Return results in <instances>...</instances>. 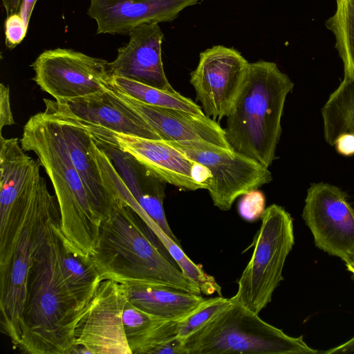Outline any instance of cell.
<instances>
[{"instance_id": "cell-10", "label": "cell", "mask_w": 354, "mask_h": 354, "mask_svg": "<svg viewBox=\"0 0 354 354\" xmlns=\"http://www.w3.org/2000/svg\"><path fill=\"white\" fill-rule=\"evenodd\" d=\"M0 257L10 247L39 183V159L25 153L18 138L0 135Z\"/></svg>"}, {"instance_id": "cell-6", "label": "cell", "mask_w": 354, "mask_h": 354, "mask_svg": "<svg viewBox=\"0 0 354 354\" xmlns=\"http://www.w3.org/2000/svg\"><path fill=\"white\" fill-rule=\"evenodd\" d=\"M232 301V300H231ZM184 354H316L303 337L288 335L233 301L183 340Z\"/></svg>"}, {"instance_id": "cell-31", "label": "cell", "mask_w": 354, "mask_h": 354, "mask_svg": "<svg viewBox=\"0 0 354 354\" xmlns=\"http://www.w3.org/2000/svg\"><path fill=\"white\" fill-rule=\"evenodd\" d=\"M15 124L10 102V89L8 86L3 84L0 85V131L6 126Z\"/></svg>"}, {"instance_id": "cell-18", "label": "cell", "mask_w": 354, "mask_h": 354, "mask_svg": "<svg viewBox=\"0 0 354 354\" xmlns=\"http://www.w3.org/2000/svg\"><path fill=\"white\" fill-rule=\"evenodd\" d=\"M129 35V42L118 48L116 58L109 62L110 74L157 88L175 91L163 68L161 45L164 34L158 24L140 26Z\"/></svg>"}, {"instance_id": "cell-14", "label": "cell", "mask_w": 354, "mask_h": 354, "mask_svg": "<svg viewBox=\"0 0 354 354\" xmlns=\"http://www.w3.org/2000/svg\"><path fill=\"white\" fill-rule=\"evenodd\" d=\"M82 125L91 132L95 144L112 161L131 195L142 209L169 236L180 244L169 227L164 210L163 201L167 183L131 154L122 150L115 139L104 130L95 126Z\"/></svg>"}, {"instance_id": "cell-22", "label": "cell", "mask_w": 354, "mask_h": 354, "mask_svg": "<svg viewBox=\"0 0 354 354\" xmlns=\"http://www.w3.org/2000/svg\"><path fill=\"white\" fill-rule=\"evenodd\" d=\"M178 321L167 320L147 313L127 300L122 313V322L131 354H151L157 346L177 336Z\"/></svg>"}, {"instance_id": "cell-27", "label": "cell", "mask_w": 354, "mask_h": 354, "mask_svg": "<svg viewBox=\"0 0 354 354\" xmlns=\"http://www.w3.org/2000/svg\"><path fill=\"white\" fill-rule=\"evenodd\" d=\"M148 227L163 245L183 274L198 286L202 294L210 295L216 292L222 296L221 287L214 277L207 274L201 266L194 263L185 254L180 244L169 236L154 221H151Z\"/></svg>"}, {"instance_id": "cell-4", "label": "cell", "mask_w": 354, "mask_h": 354, "mask_svg": "<svg viewBox=\"0 0 354 354\" xmlns=\"http://www.w3.org/2000/svg\"><path fill=\"white\" fill-rule=\"evenodd\" d=\"M294 87L272 62L249 63L225 129L232 149L269 167L276 158L285 101Z\"/></svg>"}, {"instance_id": "cell-23", "label": "cell", "mask_w": 354, "mask_h": 354, "mask_svg": "<svg viewBox=\"0 0 354 354\" xmlns=\"http://www.w3.org/2000/svg\"><path fill=\"white\" fill-rule=\"evenodd\" d=\"M59 263L61 272L69 288L84 307L92 299L104 280L90 256L73 252L61 235Z\"/></svg>"}, {"instance_id": "cell-34", "label": "cell", "mask_w": 354, "mask_h": 354, "mask_svg": "<svg viewBox=\"0 0 354 354\" xmlns=\"http://www.w3.org/2000/svg\"><path fill=\"white\" fill-rule=\"evenodd\" d=\"M335 149L337 151L346 156L354 154V135L349 133L341 134L336 140Z\"/></svg>"}, {"instance_id": "cell-32", "label": "cell", "mask_w": 354, "mask_h": 354, "mask_svg": "<svg viewBox=\"0 0 354 354\" xmlns=\"http://www.w3.org/2000/svg\"><path fill=\"white\" fill-rule=\"evenodd\" d=\"M151 354H184L183 339L175 336L154 348Z\"/></svg>"}, {"instance_id": "cell-8", "label": "cell", "mask_w": 354, "mask_h": 354, "mask_svg": "<svg viewBox=\"0 0 354 354\" xmlns=\"http://www.w3.org/2000/svg\"><path fill=\"white\" fill-rule=\"evenodd\" d=\"M166 142L210 170L207 189L214 205L222 211L230 210L238 197L272 180L268 167L233 149L206 142Z\"/></svg>"}, {"instance_id": "cell-2", "label": "cell", "mask_w": 354, "mask_h": 354, "mask_svg": "<svg viewBox=\"0 0 354 354\" xmlns=\"http://www.w3.org/2000/svg\"><path fill=\"white\" fill-rule=\"evenodd\" d=\"M160 241L124 200L115 196L109 217L101 225L90 256L104 280L122 284L151 283L201 295Z\"/></svg>"}, {"instance_id": "cell-12", "label": "cell", "mask_w": 354, "mask_h": 354, "mask_svg": "<svg viewBox=\"0 0 354 354\" xmlns=\"http://www.w3.org/2000/svg\"><path fill=\"white\" fill-rule=\"evenodd\" d=\"M249 62L233 48L214 46L200 53L197 67L190 74L196 100L213 120L226 117L245 80Z\"/></svg>"}, {"instance_id": "cell-5", "label": "cell", "mask_w": 354, "mask_h": 354, "mask_svg": "<svg viewBox=\"0 0 354 354\" xmlns=\"http://www.w3.org/2000/svg\"><path fill=\"white\" fill-rule=\"evenodd\" d=\"M59 218L57 198L50 194L43 178L26 207L10 247L0 257V323L17 348L20 343L29 272L52 224Z\"/></svg>"}, {"instance_id": "cell-1", "label": "cell", "mask_w": 354, "mask_h": 354, "mask_svg": "<svg viewBox=\"0 0 354 354\" xmlns=\"http://www.w3.org/2000/svg\"><path fill=\"white\" fill-rule=\"evenodd\" d=\"M60 218L30 268L18 348L28 354H71L75 326L86 307L76 299L61 272Z\"/></svg>"}, {"instance_id": "cell-20", "label": "cell", "mask_w": 354, "mask_h": 354, "mask_svg": "<svg viewBox=\"0 0 354 354\" xmlns=\"http://www.w3.org/2000/svg\"><path fill=\"white\" fill-rule=\"evenodd\" d=\"M102 129L115 139L122 150L131 154L165 183L183 189H204L193 180L191 175L195 161L165 140L147 139Z\"/></svg>"}, {"instance_id": "cell-28", "label": "cell", "mask_w": 354, "mask_h": 354, "mask_svg": "<svg viewBox=\"0 0 354 354\" xmlns=\"http://www.w3.org/2000/svg\"><path fill=\"white\" fill-rule=\"evenodd\" d=\"M231 302L230 298L219 295L205 299L191 313L178 321V336L184 340L225 310Z\"/></svg>"}, {"instance_id": "cell-36", "label": "cell", "mask_w": 354, "mask_h": 354, "mask_svg": "<svg viewBox=\"0 0 354 354\" xmlns=\"http://www.w3.org/2000/svg\"><path fill=\"white\" fill-rule=\"evenodd\" d=\"M325 354L332 353H354V337L348 341L336 346L330 348L328 351L320 352Z\"/></svg>"}, {"instance_id": "cell-17", "label": "cell", "mask_w": 354, "mask_h": 354, "mask_svg": "<svg viewBox=\"0 0 354 354\" xmlns=\"http://www.w3.org/2000/svg\"><path fill=\"white\" fill-rule=\"evenodd\" d=\"M127 106L142 116L165 141L209 142L232 149L225 131L215 120L203 114L149 105L137 101L109 86Z\"/></svg>"}, {"instance_id": "cell-26", "label": "cell", "mask_w": 354, "mask_h": 354, "mask_svg": "<svg viewBox=\"0 0 354 354\" xmlns=\"http://www.w3.org/2000/svg\"><path fill=\"white\" fill-rule=\"evenodd\" d=\"M326 26L335 35L344 77L354 82V0H336V10Z\"/></svg>"}, {"instance_id": "cell-37", "label": "cell", "mask_w": 354, "mask_h": 354, "mask_svg": "<svg viewBox=\"0 0 354 354\" xmlns=\"http://www.w3.org/2000/svg\"><path fill=\"white\" fill-rule=\"evenodd\" d=\"M6 17L19 11L21 0H1Z\"/></svg>"}, {"instance_id": "cell-7", "label": "cell", "mask_w": 354, "mask_h": 354, "mask_svg": "<svg viewBox=\"0 0 354 354\" xmlns=\"http://www.w3.org/2000/svg\"><path fill=\"white\" fill-rule=\"evenodd\" d=\"M261 219L253 253L237 281L236 293L230 298L258 315L283 281L284 264L295 243L293 221L283 207L270 205Z\"/></svg>"}, {"instance_id": "cell-21", "label": "cell", "mask_w": 354, "mask_h": 354, "mask_svg": "<svg viewBox=\"0 0 354 354\" xmlns=\"http://www.w3.org/2000/svg\"><path fill=\"white\" fill-rule=\"evenodd\" d=\"M123 285L133 305L167 320L183 319L205 299L201 295L162 284L136 282Z\"/></svg>"}, {"instance_id": "cell-29", "label": "cell", "mask_w": 354, "mask_h": 354, "mask_svg": "<svg viewBox=\"0 0 354 354\" xmlns=\"http://www.w3.org/2000/svg\"><path fill=\"white\" fill-rule=\"evenodd\" d=\"M265 205L263 193L255 189L242 196L238 204V212L244 220L253 222L261 218L266 209Z\"/></svg>"}, {"instance_id": "cell-24", "label": "cell", "mask_w": 354, "mask_h": 354, "mask_svg": "<svg viewBox=\"0 0 354 354\" xmlns=\"http://www.w3.org/2000/svg\"><path fill=\"white\" fill-rule=\"evenodd\" d=\"M324 134L327 143L334 146L342 133L354 135V82L344 77L322 109Z\"/></svg>"}, {"instance_id": "cell-13", "label": "cell", "mask_w": 354, "mask_h": 354, "mask_svg": "<svg viewBox=\"0 0 354 354\" xmlns=\"http://www.w3.org/2000/svg\"><path fill=\"white\" fill-rule=\"evenodd\" d=\"M127 300L123 284L103 280L75 326V346L93 354H131L122 322Z\"/></svg>"}, {"instance_id": "cell-35", "label": "cell", "mask_w": 354, "mask_h": 354, "mask_svg": "<svg viewBox=\"0 0 354 354\" xmlns=\"http://www.w3.org/2000/svg\"><path fill=\"white\" fill-rule=\"evenodd\" d=\"M37 0H21L19 12L23 17L27 27H28L31 14Z\"/></svg>"}, {"instance_id": "cell-15", "label": "cell", "mask_w": 354, "mask_h": 354, "mask_svg": "<svg viewBox=\"0 0 354 354\" xmlns=\"http://www.w3.org/2000/svg\"><path fill=\"white\" fill-rule=\"evenodd\" d=\"M59 111L82 124L126 135L161 140L151 125L135 111L122 102L109 88L62 102L49 100Z\"/></svg>"}, {"instance_id": "cell-38", "label": "cell", "mask_w": 354, "mask_h": 354, "mask_svg": "<svg viewBox=\"0 0 354 354\" xmlns=\"http://www.w3.org/2000/svg\"><path fill=\"white\" fill-rule=\"evenodd\" d=\"M344 262L347 270L354 275V253L348 257Z\"/></svg>"}, {"instance_id": "cell-16", "label": "cell", "mask_w": 354, "mask_h": 354, "mask_svg": "<svg viewBox=\"0 0 354 354\" xmlns=\"http://www.w3.org/2000/svg\"><path fill=\"white\" fill-rule=\"evenodd\" d=\"M204 0H91L88 16L97 34L126 35L147 24L171 22L185 8Z\"/></svg>"}, {"instance_id": "cell-33", "label": "cell", "mask_w": 354, "mask_h": 354, "mask_svg": "<svg viewBox=\"0 0 354 354\" xmlns=\"http://www.w3.org/2000/svg\"><path fill=\"white\" fill-rule=\"evenodd\" d=\"M193 180L207 189L212 178L210 170L204 165L195 162L191 170Z\"/></svg>"}, {"instance_id": "cell-3", "label": "cell", "mask_w": 354, "mask_h": 354, "mask_svg": "<svg viewBox=\"0 0 354 354\" xmlns=\"http://www.w3.org/2000/svg\"><path fill=\"white\" fill-rule=\"evenodd\" d=\"M20 145L25 151L37 155L52 183L64 242L73 252L91 256L102 221L88 199L57 120L46 110L31 116L24 127Z\"/></svg>"}, {"instance_id": "cell-25", "label": "cell", "mask_w": 354, "mask_h": 354, "mask_svg": "<svg viewBox=\"0 0 354 354\" xmlns=\"http://www.w3.org/2000/svg\"><path fill=\"white\" fill-rule=\"evenodd\" d=\"M109 86L145 104L203 114L202 107L176 91L157 88L122 77L110 75Z\"/></svg>"}, {"instance_id": "cell-9", "label": "cell", "mask_w": 354, "mask_h": 354, "mask_svg": "<svg viewBox=\"0 0 354 354\" xmlns=\"http://www.w3.org/2000/svg\"><path fill=\"white\" fill-rule=\"evenodd\" d=\"M31 66L33 80L57 102L102 91L111 75L106 60L68 48L46 50Z\"/></svg>"}, {"instance_id": "cell-30", "label": "cell", "mask_w": 354, "mask_h": 354, "mask_svg": "<svg viewBox=\"0 0 354 354\" xmlns=\"http://www.w3.org/2000/svg\"><path fill=\"white\" fill-rule=\"evenodd\" d=\"M28 30L24 20L20 13L16 12L6 17L5 21V44L12 49L24 39Z\"/></svg>"}, {"instance_id": "cell-11", "label": "cell", "mask_w": 354, "mask_h": 354, "mask_svg": "<svg viewBox=\"0 0 354 354\" xmlns=\"http://www.w3.org/2000/svg\"><path fill=\"white\" fill-rule=\"evenodd\" d=\"M302 218L319 249L344 261L354 253V208L339 187L313 183L307 192Z\"/></svg>"}, {"instance_id": "cell-19", "label": "cell", "mask_w": 354, "mask_h": 354, "mask_svg": "<svg viewBox=\"0 0 354 354\" xmlns=\"http://www.w3.org/2000/svg\"><path fill=\"white\" fill-rule=\"evenodd\" d=\"M46 111L57 120L71 160L80 176L88 199L102 222L113 208L115 198L106 188L93 150L91 132L80 122L57 110L44 99Z\"/></svg>"}]
</instances>
